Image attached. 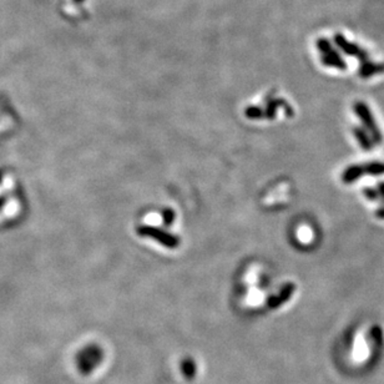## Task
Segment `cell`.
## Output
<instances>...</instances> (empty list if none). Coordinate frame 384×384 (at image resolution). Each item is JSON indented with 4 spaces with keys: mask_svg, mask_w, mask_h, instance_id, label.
<instances>
[{
    "mask_svg": "<svg viewBox=\"0 0 384 384\" xmlns=\"http://www.w3.org/2000/svg\"><path fill=\"white\" fill-rule=\"evenodd\" d=\"M317 47L321 51H322L323 61H325V64L332 65V67H337V68H345V64H343L342 59L338 56V54L333 50V49H332V47L329 45V42L327 41V40L325 39L318 40Z\"/></svg>",
    "mask_w": 384,
    "mask_h": 384,
    "instance_id": "1",
    "label": "cell"
}]
</instances>
